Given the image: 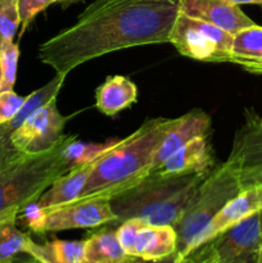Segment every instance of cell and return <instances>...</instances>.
<instances>
[{"label":"cell","mask_w":262,"mask_h":263,"mask_svg":"<svg viewBox=\"0 0 262 263\" xmlns=\"http://www.w3.org/2000/svg\"><path fill=\"white\" fill-rule=\"evenodd\" d=\"M179 0H94L71 27L39 46V59L58 74L105 54L169 43Z\"/></svg>","instance_id":"obj_1"},{"label":"cell","mask_w":262,"mask_h":263,"mask_svg":"<svg viewBox=\"0 0 262 263\" xmlns=\"http://www.w3.org/2000/svg\"><path fill=\"white\" fill-rule=\"evenodd\" d=\"M176 120H149L127 138L121 139L117 146L98 159L77 200H109L148 176L154 153Z\"/></svg>","instance_id":"obj_2"},{"label":"cell","mask_w":262,"mask_h":263,"mask_svg":"<svg viewBox=\"0 0 262 263\" xmlns=\"http://www.w3.org/2000/svg\"><path fill=\"white\" fill-rule=\"evenodd\" d=\"M205 177L202 175L162 176L149 174L130 189L109 199L117 216L116 226L131 218H140L151 225L175 226Z\"/></svg>","instance_id":"obj_3"},{"label":"cell","mask_w":262,"mask_h":263,"mask_svg":"<svg viewBox=\"0 0 262 263\" xmlns=\"http://www.w3.org/2000/svg\"><path fill=\"white\" fill-rule=\"evenodd\" d=\"M74 135H63L53 148L38 154H25L0 170V218L18 216L35 203L44 192L68 172L64 146Z\"/></svg>","instance_id":"obj_4"},{"label":"cell","mask_w":262,"mask_h":263,"mask_svg":"<svg viewBox=\"0 0 262 263\" xmlns=\"http://www.w3.org/2000/svg\"><path fill=\"white\" fill-rule=\"evenodd\" d=\"M241 170V162L231 152L228 161L218 168L212 170L199 185L189 207L174 226L177 236L176 263H181L186 258L188 248L192 241L218 211L246 189Z\"/></svg>","instance_id":"obj_5"},{"label":"cell","mask_w":262,"mask_h":263,"mask_svg":"<svg viewBox=\"0 0 262 263\" xmlns=\"http://www.w3.org/2000/svg\"><path fill=\"white\" fill-rule=\"evenodd\" d=\"M17 218H21L23 225L35 234L116 226L117 223V216L107 199L74 200L51 208H41L35 202L23 208Z\"/></svg>","instance_id":"obj_6"},{"label":"cell","mask_w":262,"mask_h":263,"mask_svg":"<svg viewBox=\"0 0 262 263\" xmlns=\"http://www.w3.org/2000/svg\"><path fill=\"white\" fill-rule=\"evenodd\" d=\"M233 40V33L179 12L169 43L181 55L194 61L223 63L230 62Z\"/></svg>","instance_id":"obj_7"},{"label":"cell","mask_w":262,"mask_h":263,"mask_svg":"<svg viewBox=\"0 0 262 263\" xmlns=\"http://www.w3.org/2000/svg\"><path fill=\"white\" fill-rule=\"evenodd\" d=\"M69 117L57 107V97L31 113L12 134L10 143L15 153L38 154L53 148L63 136V128Z\"/></svg>","instance_id":"obj_8"},{"label":"cell","mask_w":262,"mask_h":263,"mask_svg":"<svg viewBox=\"0 0 262 263\" xmlns=\"http://www.w3.org/2000/svg\"><path fill=\"white\" fill-rule=\"evenodd\" d=\"M210 247L217 263H259L262 238L258 213L211 240Z\"/></svg>","instance_id":"obj_9"},{"label":"cell","mask_w":262,"mask_h":263,"mask_svg":"<svg viewBox=\"0 0 262 263\" xmlns=\"http://www.w3.org/2000/svg\"><path fill=\"white\" fill-rule=\"evenodd\" d=\"M262 210V184L251 185L241 190L235 198L226 203L217 215L207 223L188 248V257L204 244L210 243L218 235L238 225L249 216Z\"/></svg>","instance_id":"obj_10"},{"label":"cell","mask_w":262,"mask_h":263,"mask_svg":"<svg viewBox=\"0 0 262 263\" xmlns=\"http://www.w3.org/2000/svg\"><path fill=\"white\" fill-rule=\"evenodd\" d=\"M179 12L217 26L233 35L256 25L233 0H179Z\"/></svg>","instance_id":"obj_11"},{"label":"cell","mask_w":262,"mask_h":263,"mask_svg":"<svg viewBox=\"0 0 262 263\" xmlns=\"http://www.w3.org/2000/svg\"><path fill=\"white\" fill-rule=\"evenodd\" d=\"M64 80H66L64 74L57 73L54 76V79L50 80L48 84L44 85L40 89L35 90L33 92H31L28 97H26L25 104H23L20 112L12 120L7 121L4 123H0V170L5 168L10 163L17 161L20 157H22L15 153V151L13 149L12 143H10V136H12V134L22 125L23 121L31 113L35 112L40 107H43L44 104H46L53 98L58 97L59 90H61V87L64 84Z\"/></svg>","instance_id":"obj_12"},{"label":"cell","mask_w":262,"mask_h":263,"mask_svg":"<svg viewBox=\"0 0 262 263\" xmlns=\"http://www.w3.org/2000/svg\"><path fill=\"white\" fill-rule=\"evenodd\" d=\"M215 162H213V152L210 141L207 136H200L175 152L151 174L162 175V176H175V175L208 176Z\"/></svg>","instance_id":"obj_13"},{"label":"cell","mask_w":262,"mask_h":263,"mask_svg":"<svg viewBox=\"0 0 262 263\" xmlns=\"http://www.w3.org/2000/svg\"><path fill=\"white\" fill-rule=\"evenodd\" d=\"M211 130V118L205 112L194 109L176 120V123L166 134L157 148L152 161V171L163 163L175 152L194 139L208 136Z\"/></svg>","instance_id":"obj_14"},{"label":"cell","mask_w":262,"mask_h":263,"mask_svg":"<svg viewBox=\"0 0 262 263\" xmlns=\"http://www.w3.org/2000/svg\"><path fill=\"white\" fill-rule=\"evenodd\" d=\"M177 236L174 226L144 223L138 231L130 256L145 262L161 261L176 253Z\"/></svg>","instance_id":"obj_15"},{"label":"cell","mask_w":262,"mask_h":263,"mask_svg":"<svg viewBox=\"0 0 262 263\" xmlns=\"http://www.w3.org/2000/svg\"><path fill=\"white\" fill-rule=\"evenodd\" d=\"M97 162L98 159L69 170L54 180L53 184L36 200V204L41 208H51L79 199Z\"/></svg>","instance_id":"obj_16"},{"label":"cell","mask_w":262,"mask_h":263,"mask_svg":"<svg viewBox=\"0 0 262 263\" xmlns=\"http://www.w3.org/2000/svg\"><path fill=\"white\" fill-rule=\"evenodd\" d=\"M138 99V87L128 77L109 76L95 91V107L105 116H115Z\"/></svg>","instance_id":"obj_17"},{"label":"cell","mask_w":262,"mask_h":263,"mask_svg":"<svg viewBox=\"0 0 262 263\" xmlns=\"http://www.w3.org/2000/svg\"><path fill=\"white\" fill-rule=\"evenodd\" d=\"M230 63L251 73L262 74V27L249 26L234 33Z\"/></svg>","instance_id":"obj_18"},{"label":"cell","mask_w":262,"mask_h":263,"mask_svg":"<svg viewBox=\"0 0 262 263\" xmlns=\"http://www.w3.org/2000/svg\"><path fill=\"white\" fill-rule=\"evenodd\" d=\"M85 240H53L44 244L32 241L28 256L41 263H81Z\"/></svg>","instance_id":"obj_19"},{"label":"cell","mask_w":262,"mask_h":263,"mask_svg":"<svg viewBox=\"0 0 262 263\" xmlns=\"http://www.w3.org/2000/svg\"><path fill=\"white\" fill-rule=\"evenodd\" d=\"M125 256L127 254L118 241L116 230L108 228L85 239L84 258L81 263H110Z\"/></svg>","instance_id":"obj_20"},{"label":"cell","mask_w":262,"mask_h":263,"mask_svg":"<svg viewBox=\"0 0 262 263\" xmlns=\"http://www.w3.org/2000/svg\"><path fill=\"white\" fill-rule=\"evenodd\" d=\"M18 216L0 218V263H14L18 254L28 253L32 239L17 228Z\"/></svg>","instance_id":"obj_21"},{"label":"cell","mask_w":262,"mask_h":263,"mask_svg":"<svg viewBox=\"0 0 262 263\" xmlns=\"http://www.w3.org/2000/svg\"><path fill=\"white\" fill-rule=\"evenodd\" d=\"M120 140H109L107 143H85V141L77 140L76 136L68 141L63 149V157L66 159L67 168L72 170L76 167L82 166V164L90 163L100 157L104 156L105 153L117 146Z\"/></svg>","instance_id":"obj_22"},{"label":"cell","mask_w":262,"mask_h":263,"mask_svg":"<svg viewBox=\"0 0 262 263\" xmlns=\"http://www.w3.org/2000/svg\"><path fill=\"white\" fill-rule=\"evenodd\" d=\"M20 46L15 43L0 48V92L13 90L17 79Z\"/></svg>","instance_id":"obj_23"},{"label":"cell","mask_w":262,"mask_h":263,"mask_svg":"<svg viewBox=\"0 0 262 263\" xmlns=\"http://www.w3.org/2000/svg\"><path fill=\"white\" fill-rule=\"evenodd\" d=\"M21 28V15L18 0H0V48L5 44L14 43Z\"/></svg>","instance_id":"obj_24"},{"label":"cell","mask_w":262,"mask_h":263,"mask_svg":"<svg viewBox=\"0 0 262 263\" xmlns=\"http://www.w3.org/2000/svg\"><path fill=\"white\" fill-rule=\"evenodd\" d=\"M51 4H53V0H18V9H20L21 15V28L18 37H22L36 15Z\"/></svg>","instance_id":"obj_25"},{"label":"cell","mask_w":262,"mask_h":263,"mask_svg":"<svg viewBox=\"0 0 262 263\" xmlns=\"http://www.w3.org/2000/svg\"><path fill=\"white\" fill-rule=\"evenodd\" d=\"M146 223L145 221L140 220V218H131V220L123 221L116 229V234H117V239L120 241L121 247L126 254L130 256L131 249H133L134 241H135L138 231L140 230L141 226Z\"/></svg>","instance_id":"obj_26"},{"label":"cell","mask_w":262,"mask_h":263,"mask_svg":"<svg viewBox=\"0 0 262 263\" xmlns=\"http://www.w3.org/2000/svg\"><path fill=\"white\" fill-rule=\"evenodd\" d=\"M26 102L25 97H21L13 90L0 92V123L12 120Z\"/></svg>","instance_id":"obj_27"},{"label":"cell","mask_w":262,"mask_h":263,"mask_svg":"<svg viewBox=\"0 0 262 263\" xmlns=\"http://www.w3.org/2000/svg\"><path fill=\"white\" fill-rule=\"evenodd\" d=\"M241 177H243V182L246 187L251 186V185L262 184V167L261 168L241 172Z\"/></svg>","instance_id":"obj_28"},{"label":"cell","mask_w":262,"mask_h":263,"mask_svg":"<svg viewBox=\"0 0 262 263\" xmlns=\"http://www.w3.org/2000/svg\"><path fill=\"white\" fill-rule=\"evenodd\" d=\"M110 263H145V261L141 258H139V257H135V256H125L123 258L121 259H117V261L115 262H110Z\"/></svg>","instance_id":"obj_29"},{"label":"cell","mask_w":262,"mask_h":263,"mask_svg":"<svg viewBox=\"0 0 262 263\" xmlns=\"http://www.w3.org/2000/svg\"><path fill=\"white\" fill-rule=\"evenodd\" d=\"M188 259L185 258L184 261L181 263H186ZM145 263H176V257H175V254H172V256L167 257V258L164 259H161V261H154V262H145Z\"/></svg>","instance_id":"obj_30"},{"label":"cell","mask_w":262,"mask_h":263,"mask_svg":"<svg viewBox=\"0 0 262 263\" xmlns=\"http://www.w3.org/2000/svg\"><path fill=\"white\" fill-rule=\"evenodd\" d=\"M234 3H236L238 5L241 4H262L261 0H233Z\"/></svg>","instance_id":"obj_31"},{"label":"cell","mask_w":262,"mask_h":263,"mask_svg":"<svg viewBox=\"0 0 262 263\" xmlns=\"http://www.w3.org/2000/svg\"><path fill=\"white\" fill-rule=\"evenodd\" d=\"M258 222H259V233H261V238H262V210L258 212Z\"/></svg>","instance_id":"obj_32"},{"label":"cell","mask_w":262,"mask_h":263,"mask_svg":"<svg viewBox=\"0 0 262 263\" xmlns=\"http://www.w3.org/2000/svg\"><path fill=\"white\" fill-rule=\"evenodd\" d=\"M74 2H79V0H53V4L54 3H74Z\"/></svg>","instance_id":"obj_33"},{"label":"cell","mask_w":262,"mask_h":263,"mask_svg":"<svg viewBox=\"0 0 262 263\" xmlns=\"http://www.w3.org/2000/svg\"><path fill=\"white\" fill-rule=\"evenodd\" d=\"M14 263H41L39 261H36V259L31 258V259H27V261H21V262H14Z\"/></svg>","instance_id":"obj_34"},{"label":"cell","mask_w":262,"mask_h":263,"mask_svg":"<svg viewBox=\"0 0 262 263\" xmlns=\"http://www.w3.org/2000/svg\"><path fill=\"white\" fill-rule=\"evenodd\" d=\"M259 263H262V247L259 249Z\"/></svg>","instance_id":"obj_35"},{"label":"cell","mask_w":262,"mask_h":263,"mask_svg":"<svg viewBox=\"0 0 262 263\" xmlns=\"http://www.w3.org/2000/svg\"><path fill=\"white\" fill-rule=\"evenodd\" d=\"M259 125H261V127H262V118H261V120H259Z\"/></svg>","instance_id":"obj_36"},{"label":"cell","mask_w":262,"mask_h":263,"mask_svg":"<svg viewBox=\"0 0 262 263\" xmlns=\"http://www.w3.org/2000/svg\"><path fill=\"white\" fill-rule=\"evenodd\" d=\"M261 3H262V0H261Z\"/></svg>","instance_id":"obj_37"}]
</instances>
